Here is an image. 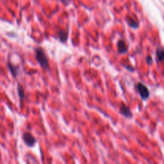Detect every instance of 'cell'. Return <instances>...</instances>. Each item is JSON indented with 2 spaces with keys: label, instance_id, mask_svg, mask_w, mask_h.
I'll use <instances>...</instances> for the list:
<instances>
[{
  "label": "cell",
  "instance_id": "1",
  "mask_svg": "<svg viewBox=\"0 0 164 164\" xmlns=\"http://www.w3.org/2000/svg\"><path fill=\"white\" fill-rule=\"evenodd\" d=\"M35 55H36V59L41 67L43 68L44 70H49L50 65L48 59L46 55L45 52L43 51V50L41 48H38L35 50Z\"/></svg>",
  "mask_w": 164,
  "mask_h": 164
},
{
  "label": "cell",
  "instance_id": "2",
  "mask_svg": "<svg viewBox=\"0 0 164 164\" xmlns=\"http://www.w3.org/2000/svg\"><path fill=\"white\" fill-rule=\"evenodd\" d=\"M136 88H137L138 91L139 93L140 96H141L143 100H147L149 96H150V91L148 90V88L144 84H143L142 82H138L136 85Z\"/></svg>",
  "mask_w": 164,
  "mask_h": 164
},
{
  "label": "cell",
  "instance_id": "3",
  "mask_svg": "<svg viewBox=\"0 0 164 164\" xmlns=\"http://www.w3.org/2000/svg\"><path fill=\"white\" fill-rule=\"evenodd\" d=\"M23 139L26 145L28 146V147H33L36 143V139H35V137L29 132H26V133L23 134Z\"/></svg>",
  "mask_w": 164,
  "mask_h": 164
},
{
  "label": "cell",
  "instance_id": "4",
  "mask_svg": "<svg viewBox=\"0 0 164 164\" xmlns=\"http://www.w3.org/2000/svg\"><path fill=\"white\" fill-rule=\"evenodd\" d=\"M120 112L122 113V115H124L126 118H128V119H131L133 116L129 107L124 104H122V107H120Z\"/></svg>",
  "mask_w": 164,
  "mask_h": 164
},
{
  "label": "cell",
  "instance_id": "5",
  "mask_svg": "<svg viewBox=\"0 0 164 164\" xmlns=\"http://www.w3.org/2000/svg\"><path fill=\"white\" fill-rule=\"evenodd\" d=\"M118 50H119V53L122 54V55L127 52V46L123 39L118 42Z\"/></svg>",
  "mask_w": 164,
  "mask_h": 164
},
{
  "label": "cell",
  "instance_id": "6",
  "mask_svg": "<svg viewBox=\"0 0 164 164\" xmlns=\"http://www.w3.org/2000/svg\"><path fill=\"white\" fill-rule=\"evenodd\" d=\"M127 23H128V25H129L131 27H132V28L137 29L138 27H139V22H138L137 20H135V19H133V18L128 17V18L127 19Z\"/></svg>",
  "mask_w": 164,
  "mask_h": 164
},
{
  "label": "cell",
  "instance_id": "7",
  "mask_svg": "<svg viewBox=\"0 0 164 164\" xmlns=\"http://www.w3.org/2000/svg\"><path fill=\"white\" fill-rule=\"evenodd\" d=\"M59 39L60 41L62 42V43H65L67 40V38H68V32L67 31H63V30H61V31H59Z\"/></svg>",
  "mask_w": 164,
  "mask_h": 164
},
{
  "label": "cell",
  "instance_id": "8",
  "mask_svg": "<svg viewBox=\"0 0 164 164\" xmlns=\"http://www.w3.org/2000/svg\"><path fill=\"white\" fill-rule=\"evenodd\" d=\"M156 55H157V58L159 60L160 62H163L164 61V50L162 48H158L156 51Z\"/></svg>",
  "mask_w": 164,
  "mask_h": 164
},
{
  "label": "cell",
  "instance_id": "9",
  "mask_svg": "<svg viewBox=\"0 0 164 164\" xmlns=\"http://www.w3.org/2000/svg\"><path fill=\"white\" fill-rule=\"evenodd\" d=\"M8 67L11 74H12L14 77H16V76L18 75V71H18V68H17L16 67H14V66L12 65L11 63H8Z\"/></svg>",
  "mask_w": 164,
  "mask_h": 164
},
{
  "label": "cell",
  "instance_id": "10",
  "mask_svg": "<svg viewBox=\"0 0 164 164\" xmlns=\"http://www.w3.org/2000/svg\"><path fill=\"white\" fill-rule=\"evenodd\" d=\"M18 94H19V98H20L21 99H23L25 97V90L21 85H19V87H18Z\"/></svg>",
  "mask_w": 164,
  "mask_h": 164
},
{
  "label": "cell",
  "instance_id": "11",
  "mask_svg": "<svg viewBox=\"0 0 164 164\" xmlns=\"http://www.w3.org/2000/svg\"><path fill=\"white\" fill-rule=\"evenodd\" d=\"M147 62L148 64H151L152 58L151 57V56H147Z\"/></svg>",
  "mask_w": 164,
  "mask_h": 164
},
{
  "label": "cell",
  "instance_id": "12",
  "mask_svg": "<svg viewBox=\"0 0 164 164\" xmlns=\"http://www.w3.org/2000/svg\"><path fill=\"white\" fill-rule=\"evenodd\" d=\"M61 1L64 5H67L71 2V0H61Z\"/></svg>",
  "mask_w": 164,
  "mask_h": 164
}]
</instances>
